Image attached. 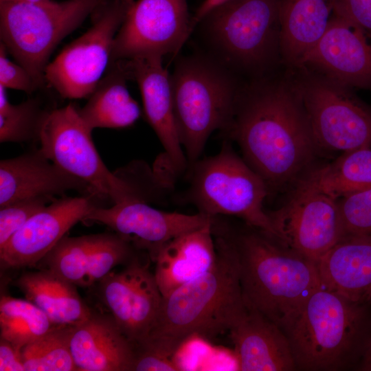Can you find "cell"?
Here are the masks:
<instances>
[{"label": "cell", "instance_id": "4316f807", "mask_svg": "<svg viewBox=\"0 0 371 371\" xmlns=\"http://www.w3.org/2000/svg\"><path fill=\"white\" fill-rule=\"evenodd\" d=\"M333 12L332 0H282L280 53L289 63L297 66L324 33Z\"/></svg>", "mask_w": 371, "mask_h": 371}, {"label": "cell", "instance_id": "4dcf8cb0", "mask_svg": "<svg viewBox=\"0 0 371 371\" xmlns=\"http://www.w3.org/2000/svg\"><path fill=\"white\" fill-rule=\"evenodd\" d=\"M72 326H55L21 350L25 371H76L70 349Z\"/></svg>", "mask_w": 371, "mask_h": 371}, {"label": "cell", "instance_id": "2e32d148", "mask_svg": "<svg viewBox=\"0 0 371 371\" xmlns=\"http://www.w3.org/2000/svg\"><path fill=\"white\" fill-rule=\"evenodd\" d=\"M95 285L107 313L128 339L133 344L144 339L163 298L148 265L136 256L122 270L111 271Z\"/></svg>", "mask_w": 371, "mask_h": 371}, {"label": "cell", "instance_id": "603a6c76", "mask_svg": "<svg viewBox=\"0 0 371 371\" xmlns=\"http://www.w3.org/2000/svg\"><path fill=\"white\" fill-rule=\"evenodd\" d=\"M212 223L182 234L162 246L154 262V276L163 297L213 266L216 250Z\"/></svg>", "mask_w": 371, "mask_h": 371}, {"label": "cell", "instance_id": "1f68e13d", "mask_svg": "<svg viewBox=\"0 0 371 371\" xmlns=\"http://www.w3.org/2000/svg\"><path fill=\"white\" fill-rule=\"evenodd\" d=\"M346 236H371V188L338 200Z\"/></svg>", "mask_w": 371, "mask_h": 371}, {"label": "cell", "instance_id": "f35d334b", "mask_svg": "<svg viewBox=\"0 0 371 371\" xmlns=\"http://www.w3.org/2000/svg\"><path fill=\"white\" fill-rule=\"evenodd\" d=\"M356 370L371 371V325L363 356Z\"/></svg>", "mask_w": 371, "mask_h": 371}, {"label": "cell", "instance_id": "4fadbf2b", "mask_svg": "<svg viewBox=\"0 0 371 371\" xmlns=\"http://www.w3.org/2000/svg\"><path fill=\"white\" fill-rule=\"evenodd\" d=\"M268 214L276 240L316 262L346 236L338 200L301 186Z\"/></svg>", "mask_w": 371, "mask_h": 371}, {"label": "cell", "instance_id": "e0dca14e", "mask_svg": "<svg viewBox=\"0 0 371 371\" xmlns=\"http://www.w3.org/2000/svg\"><path fill=\"white\" fill-rule=\"evenodd\" d=\"M137 250L115 232L65 236L38 263L76 286L90 288L113 269L126 265Z\"/></svg>", "mask_w": 371, "mask_h": 371}, {"label": "cell", "instance_id": "6da1fadb", "mask_svg": "<svg viewBox=\"0 0 371 371\" xmlns=\"http://www.w3.org/2000/svg\"><path fill=\"white\" fill-rule=\"evenodd\" d=\"M223 133L238 144L268 192L295 186L313 168L319 149L297 85L284 82L262 81L240 90Z\"/></svg>", "mask_w": 371, "mask_h": 371}, {"label": "cell", "instance_id": "277c9868", "mask_svg": "<svg viewBox=\"0 0 371 371\" xmlns=\"http://www.w3.org/2000/svg\"><path fill=\"white\" fill-rule=\"evenodd\" d=\"M371 304L355 302L322 284L284 331L296 370L357 368L371 325Z\"/></svg>", "mask_w": 371, "mask_h": 371}, {"label": "cell", "instance_id": "5b68a950", "mask_svg": "<svg viewBox=\"0 0 371 371\" xmlns=\"http://www.w3.org/2000/svg\"><path fill=\"white\" fill-rule=\"evenodd\" d=\"M173 112L188 167L199 159L210 135L223 133L234 115L240 89L232 71L212 56L179 58L170 74Z\"/></svg>", "mask_w": 371, "mask_h": 371}, {"label": "cell", "instance_id": "44dd1931", "mask_svg": "<svg viewBox=\"0 0 371 371\" xmlns=\"http://www.w3.org/2000/svg\"><path fill=\"white\" fill-rule=\"evenodd\" d=\"M70 349L76 371H133L134 344L108 313L73 326Z\"/></svg>", "mask_w": 371, "mask_h": 371}, {"label": "cell", "instance_id": "f1b7e54d", "mask_svg": "<svg viewBox=\"0 0 371 371\" xmlns=\"http://www.w3.org/2000/svg\"><path fill=\"white\" fill-rule=\"evenodd\" d=\"M55 325L27 299L3 295L0 300V337L18 348L45 334Z\"/></svg>", "mask_w": 371, "mask_h": 371}, {"label": "cell", "instance_id": "7c38bea8", "mask_svg": "<svg viewBox=\"0 0 371 371\" xmlns=\"http://www.w3.org/2000/svg\"><path fill=\"white\" fill-rule=\"evenodd\" d=\"M192 30L187 0H137L115 36L111 63L176 54Z\"/></svg>", "mask_w": 371, "mask_h": 371}, {"label": "cell", "instance_id": "d6a6232c", "mask_svg": "<svg viewBox=\"0 0 371 371\" xmlns=\"http://www.w3.org/2000/svg\"><path fill=\"white\" fill-rule=\"evenodd\" d=\"M55 199L30 198L0 207V249L30 218Z\"/></svg>", "mask_w": 371, "mask_h": 371}, {"label": "cell", "instance_id": "83f0119b", "mask_svg": "<svg viewBox=\"0 0 371 371\" xmlns=\"http://www.w3.org/2000/svg\"><path fill=\"white\" fill-rule=\"evenodd\" d=\"M295 186L314 190L337 200L370 188L371 148L344 152L330 164L312 168Z\"/></svg>", "mask_w": 371, "mask_h": 371}, {"label": "cell", "instance_id": "ab89813d", "mask_svg": "<svg viewBox=\"0 0 371 371\" xmlns=\"http://www.w3.org/2000/svg\"><path fill=\"white\" fill-rule=\"evenodd\" d=\"M120 1L126 3L128 5H133V3L135 2L134 0H120Z\"/></svg>", "mask_w": 371, "mask_h": 371}, {"label": "cell", "instance_id": "5bb4252c", "mask_svg": "<svg viewBox=\"0 0 371 371\" xmlns=\"http://www.w3.org/2000/svg\"><path fill=\"white\" fill-rule=\"evenodd\" d=\"M213 217L199 212L190 215L164 212L151 207L145 200L131 199L110 207L95 206L84 221L107 226L155 262L167 242L211 223Z\"/></svg>", "mask_w": 371, "mask_h": 371}, {"label": "cell", "instance_id": "836d02e7", "mask_svg": "<svg viewBox=\"0 0 371 371\" xmlns=\"http://www.w3.org/2000/svg\"><path fill=\"white\" fill-rule=\"evenodd\" d=\"M8 50L0 43V85L5 89H14L31 94L37 88L32 76L20 64L12 62L8 58Z\"/></svg>", "mask_w": 371, "mask_h": 371}, {"label": "cell", "instance_id": "74e56055", "mask_svg": "<svg viewBox=\"0 0 371 371\" xmlns=\"http://www.w3.org/2000/svg\"><path fill=\"white\" fill-rule=\"evenodd\" d=\"M225 1L227 0H203L192 16L193 30L209 12Z\"/></svg>", "mask_w": 371, "mask_h": 371}, {"label": "cell", "instance_id": "e575fe53", "mask_svg": "<svg viewBox=\"0 0 371 371\" xmlns=\"http://www.w3.org/2000/svg\"><path fill=\"white\" fill-rule=\"evenodd\" d=\"M175 357L142 344H134L133 371L183 370Z\"/></svg>", "mask_w": 371, "mask_h": 371}, {"label": "cell", "instance_id": "cb8c5ba5", "mask_svg": "<svg viewBox=\"0 0 371 371\" xmlns=\"http://www.w3.org/2000/svg\"><path fill=\"white\" fill-rule=\"evenodd\" d=\"M317 264L324 286L371 304V236L344 237Z\"/></svg>", "mask_w": 371, "mask_h": 371}, {"label": "cell", "instance_id": "f546056e", "mask_svg": "<svg viewBox=\"0 0 371 371\" xmlns=\"http://www.w3.org/2000/svg\"><path fill=\"white\" fill-rule=\"evenodd\" d=\"M52 109L45 107L36 98L12 104L6 89L0 85L1 143L39 142L43 125Z\"/></svg>", "mask_w": 371, "mask_h": 371}, {"label": "cell", "instance_id": "30bf717a", "mask_svg": "<svg viewBox=\"0 0 371 371\" xmlns=\"http://www.w3.org/2000/svg\"><path fill=\"white\" fill-rule=\"evenodd\" d=\"M131 5L109 0L94 12L92 25L47 65V87L62 98H89L111 63L115 36Z\"/></svg>", "mask_w": 371, "mask_h": 371}, {"label": "cell", "instance_id": "7a4b0ae2", "mask_svg": "<svg viewBox=\"0 0 371 371\" xmlns=\"http://www.w3.org/2000/svg\"><path fill=\"white\" fill-rule=\"evenodd\" d=\"M212 232L214 264L163 297L148 334L139 343L175 357L187 340L195 336L212 339L229 333L246 314L236 247L222 225H213Z\"/></svg>", "mask_w": 371, "mask_h": 371}, {"label": "cell", "instance_id": "d4e9b609", "mask_svg": "<svg viewBox=\"0 0 371 371\" xmlns=\"http://www.w3.org/2000/svg\"><path fill=\"white\" fill-rule=\"evenodd\" d=\"M15 284L55 326H76L92 313L77 286L49 269L24 272Z\"/></svg>", "mask_w": 371, "mask_h": 371}, {"label": "cell", "instance_id": "8fae6325", "mask_svg": "<svg viewBox=\"0 0 371 371\" xmlns=\"http://www.w3.org/2000/svg\"><path fill=\"white\" fill-rule=\"evenodd\" d=\"M319 148L346 152L371 148V109L350 91L322 76L296 84Z\"/></svg>", "mask_w": 371, "mask_h": 371}, {"label": "cell", "instance_id": "8d00e7d4", "mask_svg": "<svg viewBox=\"0 0 371 371\" xmlns=\"http://www.w3.org/2000/svg\"><path fill=\"white\" fill-rule=\"evenodd\" d=\"M21 350L0 337V371H25Z\"/></svg>", "mask_w": 371, "mask_h": 371}, {"label": "cell", "instance_id": "3957f363", "mask_svg": "<svg viewBox=\"0 0 371 371\" xmlns=\"http://www.w3.org/2000/svg\"><path fill=\"white\" fill-rule=\"evenodd\" d=\"M236 247L246 305L284 331L310 295L322 285L317 262L260 229L224 226Z\"/></svg>", "mask_w": 371, "mask_h": 371}, {"label": "cell", "instance_id": "ac0fdd59", "mask_svg": "<svg viewBox=\"0 0 371 371\" xmlns=\"http://www.w3.org/2000/svg\"><path fill=\"white\" fill-rule=\"evenodd\" d=\"M91 196H61L47 204L0 249L1 269L34 267L97 205Z\"/></svg>", "mask_w": 371, "mask_h": 371}, {"label": "cell", "instance_id": "8992f818", "mask_svg": "<svg viewBox=\"0 0 371 371\" xmlns=\"http://www.w3.org/2000/svg\"><path fill=\"white\" fill-rule=\"evenodd\" d=\"M109 0H0V37L37 88H47L44 73L59 43Z\"/></svg>", "mask_w": 371, "mask_h": 371}, {"label": "cell", "instance_id": "484cf974", "mask_svg": "<svg viewBox=\"0 0 371 371\" xmlns=\"http://www.w3.org/2000/svg\"><path fill=\"white\" fill-rule=\"evenodd\" d=\"M79 114L93 131L96 128H121L132 126L141 115L139 106L126 87L128 77L119 61L111 63Z\"/></svg>", "mask_w": 371, "mask_h": 371}, {"label": "cell", "instance_id": "52a82bcc", "mask_svg": "<svg viewBox=\"0 0 371 371\" xmlns=\"http://www.w3.org/2000/svg\"><path fill=\"white\" fill-rule=\"evenodd\" d=\"M183 201L211 216H233L276 240L263 202L269 192L262 179L236 154L228 140L220 152L189 166ZM184 202V203H185Z\"/></svg>", "mask_w": 371, "mask_h": 371}, {"label": "cell", "instance_id": "9a60e30c", "mask_svg": "<svg viewBox=\"0 0 371 371\" xmlns=\"http://www.w3.org/2000/svg\"><path fill=\"white\" fill-rule=\"evenodd\" d=\"M297 66L349 89L371 88V32L333 11L326 31Z\"/></svg>", "mask_w": 371, "mask_h": 371}, {"label": "cell", "instance_id": "ffe728a7", "mask_svg": "<svg viewBox=\"0 0 371 371\" xmlns=\"http://www.w3.org/2000/svg\"><path fill=\"white\" fill-rule=\"evenodd\" d=\"M71 190L100 199L88 185L52 162L40 148L0 161V207L30 198L54 199Z\"/></svg>", "mask_w": 371, "mask_h": 371}, {"label": "cell", "instance_id": "d6986e66", "mask_svg": "<svg viewBox=\"0 0 371 371\" xmlns=\"http://www.w3.org/2000/svg\"><path fill=\"white\" fill-rule=\"evenodd\" d=\"M161 57H137L117 60L128 79L135 80L142 95L144 112L165 150L164 155L176 175L188 166L175 124L170 74Z\"/></svg>", "mask_w": 371, "mask_h": 371}, {"label": "cell", "instance_id": "ba28073f", "mask_svg": "<svg viewBox=\"0 0 371 371\" xmlns=\"http://www.w3.org/2000/svg\"><path fill=\"white\" fill-rule=\"evenodd\" d=\"M281 1L227 0L212 9L200 21L212 56L232 71L266 69L280 52Z\"/></svg>", "mask_w": 371, "mask_h": 371}, {"label": "cell", "instance_id": "60d3db41", "mask_svg": "<svg viewBox=\"0 0 371 371\" xmlns=\"http://www.w3.org/2000/svg\"><path fill=\"white\" fill-rule=\"evenodd\" d=\"M24 1H31V2H40V1H45L47 0H24Z\"/></svg>", "mask_w": 371, "mask_h": 371}, {"label": "cell", "instance_id": "d590c367", "mask_svg": "<svg viewBox=\"0 0 371 371\" xmlns=\"http://www.w3.org/2000/svg\"><path fill=\"white\" fill-rule=\"evenodd\" d=\"M333 11L371 32V0H332Z\"/></svg>", "mask_w": 371, "mask_h": 371}, {"label": "cell", "instance_id": "7402d4cb", "mask_svg": "<svg viewBox=\"0 0 371 371\" xmlns=\"http://www.w3.org/2000/svg\"><path fill=\"white\" fill-rule=\"evenodd\" d=\"M229 333L234 346L238 370H296L285 333L259 312L248 308Z\"/></svg>", "mask_w": 371, "mask_h": 371}, {"label": "cell", "instance_id": "9c48e42d", "mask_svg": "<svg viewBox=\"0 0 371 371\" xmlns=\"http://www.w3.org/2000/svg\"><path fill=\"white\" fill-rule=\"evenodd\" d=\"M91 132L75 104L53 108L42 127L40 149L52 162L88 185L102 199L115 204L141 199L131 183L105 166Z\"/></svg>", "mask_w": 371, "mask_h": 371}]
</instances>
